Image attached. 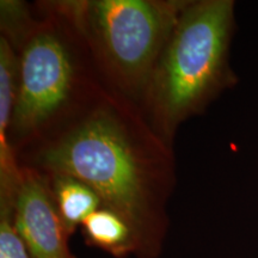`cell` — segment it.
<instances>
[{
    "mask_svg": "<svg viewBox=\"0 0 258 258\" xmlns=\"http://www.w3.org/2000/svg\"><path fill=\"white\" fill-rule=\"evenodd\" d=\"M16 156L19 166L85 182L104 207L132 226L137 258L159 257L169 231L167 205L177 184L176 157L173 145L127 98L98 84Z\"/></svg>",
    "mask_w": 258,
    "mask_h": 258,
    "instance_id": "1",
    "label": "cell"
},
{
    "mask_svg": "<svg viewBox=\"0 0 258 258\" xmlns=\"http://www.w3.org/2000/svg\"><path fill=\"white\" fill-rule=\"evenodd\" d=\"M0 36L18 57V91L9 134L17 154L103 82L78 34L51 0H2Z\"/></svg>",
    "mask_w": 258,
    "mask_h": 258,
    "instance_id": "2",
    "label": "cell"
},
{
    "mask_svg": "<svg viewBox=\"0 0 258 258\" xmlns=\"http://www.w3.org/2000/svg\"><path fill=\"white\" fill-rule=\"evenodd\" d=\"M234 0H189L154 66L140 110L173 145L180 125L238 83L231 66Z\"/></svg>",
    "mask_w": 258,
    "mask_h": 258,
    "instance_id": "3",
    "label": "cell"
},
{
    "mask_svg": "<svg viewBox=\"0 0 258 258\" xmlns=\"http://www.w3.org/2000/svg\"><path fill=\"white\" fill-rule=\"evenodd\" d=\"M189 0H51L103 83L140 109L161 51Z\"/></svg>",
    "mask_w": 258,
    "mask_h": 258,
    "instance_id": "4",
    "label": "cell"
},
{
    "mask_svg": "<svg viewBox=\"0 0 258 258\" xmlns=\"http://www.w3.org/2000/svg\"><path fill=\"white\" fill-rule=\"evenodd\" d=\"M21 167L16 225L30 258H76L70 249V234L57 213L48 177Z\"/></svg>",
    "mask_w": 258,
    "mask_h": 258,
    "instance_id": "5",
    "label": "cell"
},
{
    "mask_svg": "<svg viewBox=\"0 0 258 258\" xmlns=\"http://www.w3.org/2000/svg\"><path fill=\"white\" fill-rule=\"evenodd\" d=\"M82 233L89 246L115 258L138 254V241L129 222L112 209L99 207L83 222Z\"/></svg>",
    "mask_w": 258,
    "mask_h": 258,
    "instance_id": "6",
    "label": "cell"
},
{
    "mask_svg": "<svg viewBox=\"0 0 258 258\" xmlns=\"http://www.w3.org/2000/svg\"><path fill=\"white\" fill-rule=\"evenodd\" d=\"M18 91V57L9 41L0 36V173L19 170L17 157L10 144V127Z\"/></svg>",
    "mask_w": 258,
    "mask_h": 258,
    "instance_id": "7",
    "label": "cell"
},
{
    "mask_svg": "<svg viewBox=\"0 0 258 258\" xmlns=\"http://www.w3.org/2000/svg\"><path fill=\"white\" fill-rule=\"evenodd\" d=\"M43 173V172H42ZM64 228L70 237L103 202L95 190L77 177L64 173H44Z\"/></svg>",
    "mask_w": 258,
    "mask_h": 258,
    "instance_id": "8",
    "label": "cell"
},
{
    "mask_svg": "<svg viewBox=\"0 0 258 258\" xmlns=\"http://www.w3.org/2000/svg\"><path fill=\"white\" fill-rule=\"evenodd\" d=\"M18 191H0V258H30L16 225Z\"/></svg>",
    "mask_w": 258,
    "mask_h": 258,
    "instance_id": "9",
    "label": "cell"
}]
</instances>
